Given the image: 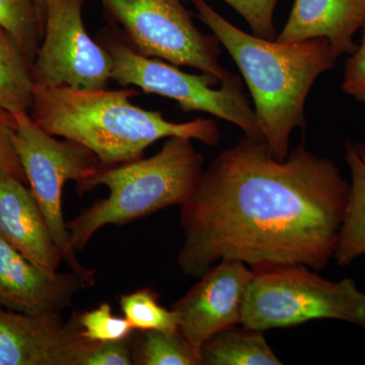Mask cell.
Segmentation results:
<instances>
[{"label": "cell", "instance_id": "obj_21", "mask_svg": "<svg viewBox=\"0 0 365 365\" xmlns=\"http://www.w3.org/2000/svg\"><path fill=\"white\" fill-rule=\"evenodd\" d=\"M78 325L83 337L95 342H109L131 337L133 328L126 319L114 316L109 302L97 309L78 314Z\"/></svg>", "mask_w": 365, "mask_h": 365}, {"label": "cell", "instance_id": "obj_25", "mask_svg": "<svg viewBox=\"0 0 365 365\" xmlns=\"http://www.w3.org/2000/svg\"><path fill=\"white\" fill-rule=\"evenodd\" d=\"M342 91L365 104V26L361 44L357 46L346 62Z\"/></svg>", "mask_w": 365, "mask_h": 365}, {"label": "cell", "instance_id": "obj_24", "mask_svg": "<svg viewBox=\"0 0 365 365\" xmlns=\"http://www.w3.org/2000/svg\"><path fill=\"white\" fill-rule=\"evenodd\" d=\"M131 337L123 340L97 342L88 355L86 365H132Z\"/></svg>", "mask_w": 365, "mask_h": 365}, {"label": "cell", "instance_id": "obj_26", "mask_svg": "<svg viewBox=\"0 0 365 365\" xmlns=\"http://www.w3.org/2000/svg\"><path fill=\"white\" fill-rule=\"evenodd\" d=\"M355 148H356L357 153L360 155V158L365 162V143H357L354 144Z\"/></svg>", "mask_w": 365, "mask_h": 365}, {"label": "cell", "instance_id": "obj_27", "mask_svg": "<svg viewBox=\"0 0 365 365\" xmlns=\"http://www.w3.org/2000/svg\"><path fill=\"white\" fill-rule=\"evenodd\" d=\"M35 2L37 4L38 9H40L41 14L44 16L45 20L46 0H35Z\"/></svg>", "mask_w": 365, "mask_h": 365}, {"label": "cell", "instance_id": "obj_2", "mask_svg": "<svg viewBox=\"0 0 365 365\" xmlns=\"http://www.w3.org/2000/svg\"><path fill=\"white\" fill-rule=\"evenodd\" d=\"M138 95L129 86L78 90L34 86L29 114L47 133L93 151L102 167L139 160L151 144L169 137H187L210 146L220 143L222 134L213 120L170 122L160 112L132 104L131 98Z\"/></svg>", "mask_w": 365, "mask_h": 365}, {"label": "cell", "instance_id": "obj_7", "mask_svg": "<svg viewBox=\"0 0 365 365\" xmlns=\"http://www.w3.org/2000/svg\"><path fill=\"white\" fill-rule=\"evenodd\" d=\"M16 118L14 148L62 262L81 277L86 288L93 287L97 271L83 266L71 246L62 211V193L67 182L78 185L93 175L101 167L100 160L86 146L66 138L58 140L43 130L29 113Z\"/></svg>", "mask_w": 365, "mask_h": 365}, {"label": "cell", "instance_id": "obj_22", "mask_svg": "<svg viewBox=\"0 0 365 365\" xmlns=\"http://www.w3.org/2000/svg\"><path fill=\"white\" fill-rule=\"evenodd\" d=\"M246 20L253 35L274 41L277 38L274 11L279 0H223Z\"/></svg>", "mask_w": 365, "mask_h": 365}, {"label": "cell", "instance_id": "obj_8", "mask_svg": "<svg viewBox=\"0 0 365 365\" xmlns=\"http://www.w3.org/2000/svg\"><path fill=\"white\" fill-rule=\"evenodd\" d=\"M122 26L129 44L144 56L191 67L220 79L230 71L220 63V42L201 33L182 0H101Z\"/></svg>", "mask_w": 365, "mask_h": 365}, {"label": "cell", "instance_id": "obj_19", "mask_svg": "<svg viewBox=\"0 0 365 365\" xmlns=\"http://www.w3.org/2000/svg\"><path fill=\"white\" fill-rule=\"evenodd\" d=\"M44 16L35 0H0V26L18 43L32 66L44 33Z\"/></svg>", "mask_w": 365, "mask_h": 365}, {"label": "cell", "instance_id": "obj_5", "mask_svg": "<svg viewBox=\"0 0 365 365\" xmlns=\"http://www.w3.org/2000/svg\"><path fill=\"white\" fill-rule=\"evenodd\" d=\"M316 272L306 266L255 272L241 325L266 331L336 319L365 329V292L350 278L332 281Z\"/></svg>", "mask_w": 365, "mask_h": 365}, {"label": "cell", "instance_id": "obj_16", "mask_svg": "<svg viewBox=\"0 0 365 365\" xmlns=\"http://www.w3.org/2000/svg\"><path fill=\"white\" fill-rule=\"evenodd\" d=\"M200 360L201 365L283 364L264 337V331L245 326L232 327L209 338L201 347Z\"/></svg>", "mask_w": 365, "mask_h": 365}, {"label": "cell", "instance_id": "obj_9", "mask_svg": "<svg viewBox=\"0 0 365 365\" xmlns=\"http://www.w3.org/2000/svg\"><path fill=\"white\" fill-rule=\"evenodd\" d=\"M86 0H46L45 26L31 71L34 86L107 88L113 61L83 21Z\"/></svg>", "mask_w": 365, "mask_h": 365}, {"label": "cell", "instance_id": "obj_20", "mask_svg": "<svg viewBox=\"0 0 365 365\" xmlns=\"http://www.w3.org/2000/svg\"><path fill=\"white\" fill-rule=\"evenodd\" d=\"M120 307L124 318L133 330L179 331V319L172 309L158 304V295L150 288L136 290L120 297Z\"/></svg>", "mask_w": 365, "mask_h": 365}, {"label": "cell", "instance_id": "obj_18", "mask_svg": "<svg viewBox=\"0 0 365 365\" xmlns=\"http://www.w3.org/2000/svg\"><path fill=\"white\" fill-rule=\"evenodd\" d=\"M134 364L201 365L200 356L180 331H143L137 348L132 349Z\"/></svg>", "mask_w": 365, "mask_h": 365}, {"label": "cell", "instance_id": "obj_6", "mask_svg": "<svg viewBox=\"0 0 365 365\" xmlns=\"http://www.w3.org/2000/svg\"><path fill=\"white\" fill-rule=\"evenodd\" d=\"M100 43L111 55L112 81L118 85L163 96L182 111L207 113L239 127L246 136L263 139L242 79L232 72L220 83L211 74L188 73L165 60L144 56L107 32Z\"/></svg>", "mask_w": 365, "mask_h": 365}, {"label": "cell", "instance_id": "obj_10", "mask_svg": "<svg viewBox=\"0 0 365 365\" xmlns=\"http://www.w3.org/2000/svg\"><path fill=\"white\" fill-rule=\"evenodd\" d=\"M255 272L237 260H220L170 309L179 319V331L200 356L205 341L218 332L241 325L247 292Z\"/></svg>", "mask_w": 365, "mask_h": 365}, {"label": "cell", "instance_id": "obj_11", "mask_svg": "<svg viewBox=\"0 0 365 365\" xmlns=\"http://www.w3.org/2000/svg\"><path fill=\"white\" fill-rule=\"evenodd\" d=\"M95 341L83 337L78 313L29 314L0 307V365H86Z\"/></svg>", "mask_w": 365, "mask_h": 365}, {"label": "cell", "instance_id": "obj_23", "mask_svg": "<svg viewBox=\"0 0 365 365\" xmlns=\"http://www.w3.org/2000/svg\"><path fill=\"white\" fill-rule=\"evenodd\" d=\"M16 127V116L6 110L0 109V165L26 184V175L14 145Z\"/></svg>", "mask_w": 365, "mask_h": 365}, {"label": "cell", "instance_id": "obj_14", "mask_svg": "<svg viewBox=\"0 0 365 365\" xmlns=\"http://www.w3.org/2000/svg\"><path fill=\"white\" fill-rule=\"evenodd\" d=\"M365 26V0H295L276 41L281 43L325 38L336 57L356 50L355 34Z\"/></svg>", "mask_w": 365, "mask_h": 365}, {"label": "cell", "instance_id": "obj_17", "mask_svg": "<svg viewBox=\"0 0 365 365\" xmlns=\"http://www.w3.org/2000/svg\"><path fill=\"white\" fill-rule=\"evenodd\" d=\"M33 91L30 62L11 34L0 26V109L14 116L30 112Z\"/></svg>", "mask_w": 365, "mask_h": 365}, {"label": "cell", "instance_id": "obj_13", "mask_svg": "<svg viewBox=\"0 0 365 365\" xmlns=\"http://www.w3.org/2000/svg\"><path fill=\"white\" fill-rule=\"evenodd\" d=\"M0 237L33 263L58 270L61 256L32 191L1 165Z\"/></svg>", "mask_w": 365, "mask_h": 365}, {"label": "cell", "instance_id": "obj_15", "mask_svg": "<svg viewBox=\"0 0 365 365\" xmlns=\"http://www.w3.org/2000/svg\"><path fill=\"white\" fill-rule=\"evenodd\" d=\"M345 148V160L351 173V182L333 257L342 267L365 255V162L351 141L346 143Z\"/></svg>", "mask_w": 365, "mask_h": 365}, {"label": "cell", "instance_id": "obj_3", "mask_svg": "<svg viewBox=\"0 0 365 365\" xmlns=\"http://www.w3.org/2000/svg\"><path fill=\"white\" fill-rule=\"evenodd\" d=\"M191 2L199 20L212 31L242 72L271 155L287 160L292 131L306 130L304 104L312 86L336 66L330 43L325 38L294 43L262 39L240 30L205 0Z\"/></svg>", "mask_w": 365, "mask_h": 365}, {"label": "cell", "instance_id": "obj_1", "mask_svg": "<svg viewBox=\"0 0 365 365\" xmlns=\"http://www.w3.org/2000/svg\"><path fill=\"white\" fill-rule=\"evenodd\" d=\"M350 184L337 165L299 144L287 160L245 135L204 170L180 211L178 267L200 278L220 260L254 272L287 266L324 270L333 260Z\"/></svg>", "mask_w": 365, "mask_h": 365}, {"label": "cell", "instance_id": "obj_12", "mask_svg": "<svg viewBox=\"0 0 365 365\" xmlns=\"http://www.w3.org/2000/svg\"><path fill=\"white\" fill-rule=\"evenodd\" d=\"M85 283L29 260L0 237V307L29 314H61Z\"/></svg>", "mask_w": 365, "mask_h": 365}, {"label": "cell", "instance_id": "obj_4", "mask_svg": "<svg viewBox=\"0 0 365 365\" xmlns=\"http://www.w3.org/2000/svg\"><path fill=\"white\" fill-rule=\"evenodd\" d=\"M187 137H169L155 155L100 168L76 185L79 193L105 186L109 195L66 222L74 251H83L101 228L124 225L193 195L204 173V158Z\"/></svg>", "mask_w": 365, "mask_h": 365}]
</instances>
